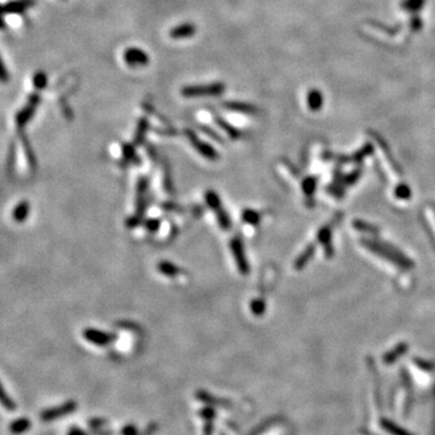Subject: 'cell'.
<instances>
[{
  "label": "cell",
  "mask_w": 435,
  "mask_h": 435,
  "mask_svg": "<svg viewBox=\"0 0 435 435\" xmlns=\"http://www.w3.org/2000/svg\"><path fill=\"white\" fill-rule=\"evenodd\" d=\"M225 91V85L221 82L210 83V85L186 86L182 90V94L186 98H197L202 96H219Z\"/></svg>",
  "instance_id": "obj_1"
},
{
  "label": "cell",
  "mask_w": 435,
  "mask_h": 435,
  "mask_svg": "<svg viewBox=\"0 0 435 435\" xmlns=\"http://www.w3.org/2000/svg\"><path fill=\"white\" fill-rule=\"evenodd\" d=\"M123 59L129 67H142L149 63V55L138 47H129L123 52Z\"/></svg>",
  "instance_id": "obj_2"
},
{
  "label": "cell",
  "mask_w": 435,
  "mask_h": 435,
  "mask_svg": "<svg viewBox=\"0 0 435 435\" xmlns=\"http://www.w3.org/2000/svg\"><path fill=\"white\" fill-rule=\"evenodd\" d=\"M231 250L235 255V260H236L239 272L243 275H247L248 271H249V265L247 263V258H245L242 242L238 238L231 240Z\"/></svg>",
  "instance_id": "obj_3"
},
{
  "label": "cell",
  "mask_w": 435,
  "mask_h": 435,
  "mask_svg": "<svg viewBox=\"0 0 435 435\" xmlns=\"http://www.w3.org/2000/svg\"><path fill=\"white\" fill-rule=\"evenodd\" d=\"M186 134H188L189 139L193 142V144L195 145V148L198 151L199 154L204 156V158H209V160H215L218 158V153L214 150V148H212L210 145L206 144V143H201L198 139L195 137V134L190 131H186Z\"/></svg>",
  "instance_id": "obj_4"
},
{
  "label": "cell",
  "mask_w": 435,
  "mask_h": 435,
  "mask_svg": "<svg viewBox=\"0 0 435 435\" xmlns=\"http://www.w3.org/2000/svg\"><path fill=\"white\" fill-rule=\"evenodd\" d=\"M196 33V26L193 23H182L174 27L169 32V37L173 39H185L193 37Z\"/></svg>",
  "instance_id": "obj_5"
},
{
  "label": "cell",
  "mask_w": 435,
  "mask_h": 435,
  "mask_svg": "<svg viewBox=\"0 0 435 435\" xmlns=\"http://www.w3.org/2000/svg\"><path fill=\"white\" fill-rule=\"evenodd\" d=\"M224 105H225L226 109L244 113V114H253V113L256 112V108L254 105L248 103H240V102H228V103H225Z\"/></svg>",
  "instance_id": "obj_6"
},
{
  "label": "cell",
  "mask_w": 435,
  "mask_h": 435,
  "mask_svg": "<svg viewBox=\"0 0 435 435\" xmlns=\"http://www.w3.org/2000/svg\"><path fill=\"white\" fill-rule=\"evenodd\" d=\"M29 428H31V422H29L27 418H18V420L13 421V422L10 424L9 431L11 432L12 434L18 435L27 432Z\"/></svg>",
  "instance_id": "obj_7"
},
{
  "label": "cell",
  "mask_w": 435,
  "mask_h": 435,
  "mask_svg": "<svg viewBox=\"0 0 435 435\" xmlns=\"http://www.w3.org/2000/svg\"><path fill=\"white\" fill-rule=\"evenodd\" d=\"M158 267L161 274L168 276V277H173V276H177L179 274V269L174 264L167 263V261H162V263L158 264Z\"/></svg>",
  "instance_id": "obj_8"
},
{
  "label": "cell",
  "mask_w": 435,
  "mask_h": 435,
  "mask_svg": "<svg viewBox=\"0 0 435 435\" xmlns=\"http://www.w3.org/2000/svg\"><path fill=\"white\" fill-rule=\"evenodd\" d=\"M85 336L87 337L90 341L97 342V344H103V342L108 341V335L103 334L101 331H94V330H87L85 332Z\"/></svg>",
  "instance_id": "obj_9"
},
{
  "label": "cell",
  "mask_w": 435,
  "mask_h": 435,
  "mask_svg": "<svg viewBox=\"0 0 435 435\" xmlns=\"http://www.w3.org/2000/svg\"><path fill=\"white\" fill-rule=\"evenodd\" d=\"M0 402H1L2 406L5 407L6 410H10V411H13L16 409V405L15 402L11 400L9 395L6 394V392L2 390V386L0 383Z\"/></svg>",
  "instance_id": "obj_10"
},
{
  "label": "cell",
  "mask_w": 435,
  "mask_h": 435,
  "mask_svg": "<svg viewBox=\"0 0 435 435\" xmlns=\"http://www.w3.org/2000/svg\"><path fill=\"white\" fill-rule=\"evenodd\" d=\"M206 201L208 206L213 208V209L215 210L220 209V198H219V196L214 193V191H208L206 194Z\"/></svg>",
  "instance_id": "obj_11"
},
{
  "label": "cell",
  "mask_w": 435,
  "mask_h": 435,
  "mask_svg": "<svg viewBox=\"0 0 435 435\" xmlns=\"http://www.w3.org/2000/svg\"><path fill=\"white\" fill-rule=\"evenodd\" d=\"M217 122H218V125L220 126L221 128H223L224 131H225L226 133H228L230 137L234 138V139H236V138H238V136H239L238 131H237V129H235L232 126H230L229 123L226 122L225 120H221L220 118H217Z\"/></svg>",
  "instance_id": "obj_12"
},
{
  "label": "cell",
  "mask_w": 435,
  "mask_h": 435,
  "mask_svg": "<svg viewBox=\"0 0 435 435\" xmlns=\"http://www.w3.org/2000/svg\"><path fill=\"white\" fill-rule=\"evenodd\" d=\"M242 218H243V220L245 221V223H247V224H253V225L258 224L259 220H260V217H259L258 213L254 212V210H250V209L244 210V213H243Z\"/></svg>",
  "instance_id": "obj_13"
},
{
  "label": "cell",
  "mask_w": 435,
  "mask_h": 435,
  "mask_svg": "<svg viewBox=\"0 0 435 435\" xmlns=\"http://www.w3.org/2000/svg\"><path fill=\"white\" fill-rule=\"evenodd\" d=\"M218 221H219V225L225 230L230 229V226H231V221H230L229 215L221 209L218 210Z\"/></svg>",
  "instance_id": "obj_14"
},
{
  "label": "cell",
  "mask_w": 435,
  "mask_h": 435,
  "mask_svg": "<svg viewBox=\"0 0 435 435\" xmlns=\"http://www.w3.org/2000/svg\"><path fill=\"white\" fill-rule=\"evenodd\" d=\"M424 0H405L402 2V7L410 10V11H416L423 5Z\"/></svg>",
  "instance_id": "obj_15"
},
{
  "label": "cell",
  "mask_w": 435,
  "mask_h": 435,
  "mask_svg": "<svg viewBox=\"0 0 435 435\" xmlns=\"http://www.w3.org/2000/svg\"><path fill=\"white\" fill-rule=\"evenodd\" d=\"M320 101H321V96L319 92L312 91L309 94V103L312 108H318V105H320Z\"/></svg>",
  "instance_id": "obj_16"
},
{
  "label": "cell",
  "mask_w": 435,
  "mask_h": 435,
  "mask_svg": "<svg viewBox=\"0 0 435 435\" xmlns=\"http://www.w3.org/2000/svg\"><path fill=\"white\" fill-rule=\"evenodd\" d=\"M147 129H148V121L145 120V119H142V120L139 121V125H138L137 134H136L138 140H142V138L145 136Z\"/></svg>",
  "instance_id": "obj_17"
},
{
  "label": "cell",
  "mask_w": 435,
  "mask_h": 435,
  "mask_svg": "<svg viewBox=\"0 0 435 435\" xmlns=\"http://www.w3.org/2000/svg\"><path fill=\"white\" fill-rule=\"evenodd\" d=\"M250 309L253 310V312L255 315H261L265 310V305L261 300H254L252 304H250Z\"/></svg>",
  "instance_id": "obj_18"
},
{
  "label": "cell",
  "mask_w": 435,
  "mask_h": 435,
  "mask_svg": "<svg viewBox=\"0 0 435 435\" xmlns=\"http://www.w3.org/2000/svg\"><path fill=\"white\" fill-rule=\"evenodd\" d=\"M34 82H35V86H37L38 88L44 87V86L46 85V77H45L44 73H38V74L35 75Z\"/></svg>",
  "instance_id": "obj_19"
},
{
  "label": "cell",
  "mask_w": 435,
  "mask_h": 435,
  "mask_svg": "<svg viewBox=\"0 0 435 435\" xmlns=\"http://www.w3.org/2000/svg\"><path fill=\"white\" fill-rule=\"evenodd\" d=\"M158 225H160V224H158V220H149L147 223V228L151 230V231H155V230L158 228Z\"/></svg>",
  "instance_id": "obj_20"
},
{
  "label": "cell",
  "mask_w": 435,
  "mask_h": 435,
  "mask_svg": "<svg viewBox=\"0 0 435 435\" xmlns=\"http://www.w3.org/2000/svg\"><path fill=\"white\" fill-rule=\"evenodd\" d=\"M0 80H6V72L1 66V62H0Z\"/></svg>",
  "instance_id": "obj_21"
}]
</instances>
